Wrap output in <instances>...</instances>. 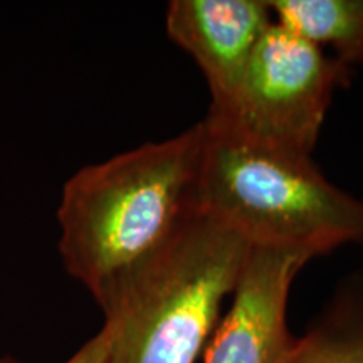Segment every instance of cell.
Here are the masks:
<instances>
[{
  "label": "cell",
  "instance_id": "cell-1",
  "mask_svg": "<svg viewBox=\"0 0 363 363\" xmlns=\"http://www.w3.org/2000/svg\"><path fill=\"white\" fill-rule=\"evenodd\" d=\"M203 121L76 172L57 208L66 271L101 308L201 216Z\"/></svg>",
  "mask_w": 363,
  "mask_h": 363
},
{
  "label": "cell",
  "instance_id": "cell-2",
  "mask_svg": "<svg viewBox=\"0 0 363 363\" xmlns=\"http://www.w3.org/2000/svg\"><path fill=\"white\" fill-rule=\"evenodd\" d=\"M203 126L201 214L251 246L321 256L363 242V202L326 180L311 157L266 147L206 120Z\"/></svg>",
  "mask_w": 363,
  "mask_h": 363
},
{
  "label": "cell",
  "instance_id": "cell-3",
  "mask_svg": "<svg viewBox=\"0 0 363 363\" xmlns=\"http://www.w3.org/2000/svg\"><path fill=\"white\" fill-rule=\"evenodd\" d=\"M251 244L201 214L101 306L106 363H195L234 293Z\"/></svg>",
  "mask_w": 363,
  "mask_h": 363
},
{
  "label": "cell",
  "instance_id": "cell-4",
  "mask_svg": "<svg viewBox=\"0 0 363 363\" xmlns=\"http://www.w3.org/2000/svg\"><path fill=\"white\" fill-rule=\"evenodd\" d=\"M350 74L352 67L272 22L234 98L206 121L266 147L311 157L335 89L347 86Z\"/></svg>",
  "mask_w": 363,
  "mask_h": 363
},
{
  "label": "cell",
  "instance_id": "cell-5",
  "mask_svg": "<svg viewBox=\"0 0 363 363\" xmlns=\"http://www.w3.org/2000/svg\"><path fill=\"white\" fill-rule=\"evenodd\" d=\"M313 257L306 249L251 246L233 306L208 342L203 363H291L298 338L286 318L289 289Z\"/></svg>",
  "mask_w": 363,
  "mask_h": 363
},
{
  "label": "cell",
  "instance_id": "cell-6",
  "mask_svg": "<svg viewBox=\"0 0 363 363\" xmlns=\"http://www.w3.org/2000/svg\"><path fill=\"white\" fill-rule=\"evenodd\" d=\"M274 19L264 0H174L167 33L195 59L211 89V111L234 98L257 44Z\"/></svg>",
  "mask_w": 363,
  "mask_h": 363
},
{
  "label": "cell",
  "instance_id": "cell-7",
  "mask_svg": "<svg viewBox=\"0 0 363 363\" xmlns=\"http://www.w3.org/2000/svg\"><path fill=\"white\" fill-rule=\"evenodd\" d=\"M272 19L345 66L363 65V0H267Z\"/></svg>",
  "mask_w": 363,
  "mask_h": 363
},
{
  "label": "cell",
  "instance_id": "cell-8",
  "mask_svg": "<svg viewBox=\"0 0 363 363\" xmlns=\"http://www.w3.org/2000/svg\"><path fill=\"white\" fill-rule=\"evenodd\" d=\"M291 363H363V294L348 291L328 316L298 338Z\"/></svg>",
  "mask_w": 363,
  "mask_h": 363
},
{
  "label": "cell",
  "instance_id": "cell-9",
  "mask_svg": "<svg viewBox=\"0 0 363 363\" xmlns=\"http://www.w3.org/2000/svg\"><path fill=\"white\" fill-rule=\"evenodd\" d=\"M108 347H110V331L103 326L98 335L88 340L74 355L62 363H106ZM0 363H22L12 357H0Z\"/></svg>",
  "mask_w": 363,
  "mask_h": 363
}]
</instances>
